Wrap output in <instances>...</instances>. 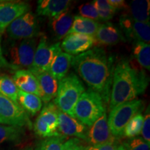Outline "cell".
<instances>
[{"mask_svg": "<svg viewBox=\"0 0 150 150\" xmlns=\"http://www.w3.org/2000/svg\"><path fill=\"white\" fill-rule=\"evenodd\" d=\"M93 3L97 9L101 21L108 22L117 13L115 9L108 3V0H95Z\"/></svg>", "mask_w": 150, "mask_h": 150, "instance_id": "f1b7e54d", "label": "cell"}, {"mask_svg": "<svg viewBox=\"0 0 150 150\" xmlns=\"http://www.w3.org/2000/svg\"><path fill=\"white\" fill-rule=\"evenodd\" d=\"M108 1L117 12L128 8V6L126 4V2L124 0H108Z\"/></svg>", "mask_w": 150, "mask_h": 150, "instance_id": "d590c367", "label": "cell"}, {"mask_svg": "<svg viewBox=\"0 0 150 150\" xmlns=\"http://www.w3.org/2000/svg\"><path fill=\"white\" fill-rule=\"evenodd\" d=\"M99 25L100 24L99 22L80 16H75L73 19L72 25L67 35L71 33H80L94 37Z\"/></svg>", "mask_w": 150, "mask_h": 150, "instance_id": "7402d4cb", "label": "cell"}, {"mask_svg": "<svg viewBox=\"0 0 150 150\" xmlns=\"http://www.w3.org/2000/svg\"><path fill=\"white\" fill-rule=\"evenodd\" d=\"M61 45L56 42L49 45L45 35H41L35 50L32 65L28 70L33 73L48 71L55 56L61 51Z\"/></svg>", "mask_w": 150, "mask_h": 150, "instance_id": "30bf717a", "label": "cell"}, {"mask_svg": "<svg viewBox=\"0 0 150 150\" xmlns=\"http://www.w3.org/2000/svg\"><path fill=\"white\" fill-rule=\"evenodd\" d=\"M30 11L29 4L21 1H0V31L7 27L18 17Z\"/></svg>", "mask_w": 150, "mask_h": 150, "instance_id": "5bb4252c", "label": "cell"}, {"mask_svg": "<svg viewBox=\"0 0 150 150\" xmlns=\"http://www.w3.org/2000/svg\"><path fill=\"white\" fill-rule=\"evenodd\" d=\"M141 134L142 135V139L149 144L150 142V115H149V107L146 112V115L144 117L143 125Z\"/></svg>", "mask_w": 150, "mask_h": 150, "instance_id": "836d02e7", "label": "cell"}, {"mask_svg": "<svg viewBox=\"0 0 150 150\" xmlns=\"http://www.w3.org/2000/svg\"><path fill=\"white\" fill-rule=\"evenodd\" d=\"M144 108L143 101L134 99L122 104L110 110L108 124L112 136L116 138L123 136L124 130L131 118Z\"/></svg>", "mask_w": 150, "mask_h": 150, "instance_id": "8992f818", "label": "cell"}, {"mask_svg": "<svg viewBox=\"0 0 150 150\" xmlns=\"http://www.w3.org/2000/svg\"><path fill=\"white\" fill-rule=\"evenodd\" d=\"M0 125L22 127H32L28 113L18 104L0 95Z\"/></svg>", "mask_w": 150, "mask_h": 150, "instance_id": "9c48e42d", "label": "cell"}, {"mask_svg": "<svg viewBox=\"0 0 150 150\" xmlns=\"http://www.w3.org/2000/svg\"><path fill=\"white\" fill-rule=\"evenodd\" d=\"M73 56L70 54L59 52L54 57L49 72L58 81L61 80L67 74L70 70Z\"/></svg>", "mask_w": 150, "mask_h": 150, "instance_id": "44dd1931", "label": "cell"}, {"mask_svg": "<svg viewBox=\"0 0 150 150\" xmlns=\"http://www.w3.org/2000/svg\"><path fill=\"white\" fill-rule=\"evenodd\" d=\"M18 102L26 112L32 115L37 114L42 108V102L40 97L33 94L24 93L19 90Z\"/></svg>", "mask_w": 150, "mask_h": 150, "instance_id": "603a6c76", "label": "cell"}, {"mask_svg": "<svg viewBox=\"0 0 150 150\" xmlns=\"http://www.w3.org/2000/svg\"><path fill=\"white\" fill-rule=\"evenodd\" d=\"M71 65L89 89L99 94L105 104L108 105L115 68L113 57L104 49L95 46L73 56Z\"/></svg>", "mask_w": 150, "mask_h": 150, "instance_id": "6da1fadb", "label": "cell"}, {"mask_svg": "<svg viewBox=\"0 0 150 150\" xmlns=\"http://www.w3.org/2000/svg\"><path fill=\"white\" fill-rule=\"evenodd\" d=\"M94 45V37L80 33H71L64 38L61 48L70 55L77 56L91 50Z\"/></svg>", "mask_w": 150, "mask_h": 150, "instance_id": "7c38bea8", "label": "cell"}, {"mask_svg": "<svg viewBox=\"0 0 150 150\" xmlns=\"http://www.w3.org/2000/svg\"><path fill=\"white\" fill-rule=\"evenodd\" d=\"M78 10L79 13L81 15L80 16L91 19V20H95L97 22L99 20L98 13H97V9L93 2L81 4L79 6Z\"/></svg>", "mask_w": 150, "mask_h": 150, "instance_id": "4dcf8cb0", "label": "cell"}, {"mask_svg": "<svg viewBox=\"0 0 150 150\" xmlns=\"http://www.w3.org/2000/svg\"><path fill=\"white\" fill-rule=\"evenodd\" d=\"M36 77L41 91V97L45 104L50 102L57 94L59 81L56 79L48 71L33 73Z\"/></svg>", "mask_w": 150, "mask_h": 150, "instance_id": "ac0fdd59", "label": "cell"}, {"mask_svg": "<svg viewBox=\"0 0 150 150\" xmlns=\"http://www.w3.org/2000/svg\"><path fill=\"white\" fill-rule=\"evenodd\" d=\"M85 146L78 138H74L63 143V150H84Z\"/></svg>", "mask_w": 150, "mask_h": 150, "instance_id": "e575fe53", "label": "cell"}, {"mask_svg": "<svg viewBox=\"0 0 150 150\" xmlns=\"http://www.w3.org/2000/svg\"><path fill=\"white\" fill-rule=\"evenodd\" d=\"M95 45H115L122 42H126L120 29L110 22L100 24L94 35Z\"/></svg>", "mask_w": 150, "mask_h": 150, "instance_id": "9a60e30c", "label": "cell"}, {"mask_svg": "<svg viewBox=\"0 0 150 150\" xmlns=\"http://www.w3.org/2000/svg\"><path fill=\"white\" fill-rule=\"evenodd\" d=\"M37 44L36 38L13 40L5 47L4 56L13 70H29L32 65Z\"/></svg>", "mask_w": 150, "mask_h": 150, "instance_id": "5b68a950", "label": "cell"}, {"mask_svg": "<svg viewBox=\"0 0 150 150\" xmlns=\"http://www.w3.org/2000/svg\"><path fill=\"white\" fill-rule=\"evenodd\" d=\"M18 88L11 78L6 75H0V95L18 102Z\"/></svg>", "mask_w": 150, "mask_h": 150, "instance_id": "4316f807", "label": "cell"}, {"mask_svg": "<svg viewBox=\"0 0 150 150\" xmlns=\"http://www.w3.org/2000/svg\"><path fill=\"white\" fill-rule=\"evenodd\" d=\"M3 31H0V68L3 67H6V68H10L13 70L12 67L8 63V61L6 60L3 54V49L1 47V35H2Z\"/></svg>", "mask_w": 150, "mask_h": 150, "instance_id": "8d00e7d4", "label": "cell"}, {"mask_svg": "<svg viewBox=\"0 0 150 150\" xmlns=\"http://www.w3.org/2000/svg\"><path fill=\"white\" fill-rule=\"evenodd\" d=\"M24 134V129L22 127L0 125V144L19 141Z\"/></svg>", "mask_w": 150, "mask_h": 150, "instance_id": "484cf974", "label": "cell"}, {"mask_svg": "<svg viewBox=\"0 0 150 150\" xmlns=\"http://www.w3.org/2000/svg\"><path fill=\"white\" fill-rule=\"evenodd\" d=\"M133 54L140 66L149 70L150 69V46L149 44L142 42H134Z\"/></svg>", "mask_w": 150, "mask_h": 150, "instance_id": "d4e9b609", "label": "cell"}, {"mask_svg": "<svg viewBox=\"0 0 150 150\" xmlns=\"http://www.w3.org/2000/svg\"><path fill=\"white\" fill-rule=\"evenodd\" d=\"M106 105L96 92L88 89L80 97L75 106V119L90 128L106 111Z\"/></svg>", "mask_w": 150, "mask_h": 150, "instance_id": "277c9868", "label": "cell"}, {"mask_svg": "<svg viewBox=\"0 0 150 150\" xmlns=\"http://www.w3.org/2000/svg\"><path fill=\"white\" fill-rule=\"evenodd\" d=\"M119 141L117 138H113L109 141L102 145H89L85 147L84 150H117L119 146Z\"/></svg>", "mask_w": 150, "mask_h": 150, "instance_id": "d6a6232c", "label": "cell"}, {"mask_svg": "<svg viewBox=\"0 0 150 150\" xmlns=\"http://www.w3.org/2000/svg\"><path fill=\"white\" fill-rule=\"evenodd\" d=\"M12 79L18 90L41 97V91L37 79L29 70L24 69L16 70Z\"/></svg>", "mask_w": 150, "mask_h": 150, "instance_id": "e0dca14e", "label": "cell"}, {"mask_svg": "<svg viewBox=\"0 0 150 150\" xmlns=\"http://www.w3.org/2000/svg\"><path fill=\"white\" fill-rule=\"evenodd\" d=\"M59 132L65 136H74L78 139L87 140L89 128L74 117L58 109Z\"/></svg>", "mask_w": 150, "mask_h": 150, "instance_id": "4fadbf2b", "label": "cell"}, {"mask_svg": "<svg viewBox=\"0 0 150 150\" xmlns=\"http://www.w3.org/2000/svg\"><path fill=\"white\" fill-rule=\"evenodd\" d=\"M27 150H31V149H27Z\"/></svg>", "mask_w": 150, "mask_h": 150, "instance_id": "f35d334b", "label": "cell"}, {"mask_svg": "<svg viewBox=\"0 0 150 150\" xmlns=\"http://www.w3.org/2000/svg\"><path fill=\"white\" fill-rule=\"evenodd\" d=\"M33 129L37 136L45 138L63 136L59 132L58 108L54 102L45 104L35 120Z\"/></svg>", "mask_w": 150, "mask_h": 150, "instance_id": "ba28073f", "label": "cell"}, {"mask_svg": "<svg viewBox=\"0 0 150 150\" xmlns=\"http://www.w3.org/2000/svg\"><path fill=\"white\" fill-rule=\"evenodd\" d=\"M6 31L13 40L35 38L40 35V26L35 14L29 11L11 22Z\"/></svg>", "mask_w": 150, "mask_h": 150, "instance_id": "52a82bcc", "label": "cell"}, {"mask_svg": "<svg viewBox=\"0 0 150 150\" xmlns=\"http://www.w3.org/2000/svg\"><path fill=\"white\" fill-rule=\"evenodd\" d=\"M69 0H39L38 1L37 15L52 18L69 8Z\"/></svg>", "mask_w": 150, "mask_h": 150, "instance_id": "ffe728a7", "label": "cell"}, {"mask_svg": "<svg viewBox=\"0 0 150 150\" xmlns=\"http://www.w3.org/2000/svg\"><path fill=\"white\" fill-rule=\"evenodd\" d=\"M74 16L68 9L50 19L49 27L57 40L65 38L72 25Z\"/></svg>", "mask_w": 150, "mask_h": 150, "instance_id": "d6986e66", "label": "cell"}, {"mask_svg": "<svg viewBox=\"0 0 150 150\" xmlns=\"http://www.w3.org/2000/svg\"><path fill=\"white\" fill-rule=\"evenodd\" d=\"M144 116L142 112H138L134 117L131 118L124 130L123 136L129 138H134L141 134Z\"/></svg>", "mask_w": 150, "mask_h": 150, "instance_id": "83f0119b", "label": "cell"}, {"mask_svg": "<svg viewBox=\"0 0 150 150\" xmlns=\"http://www.w3.org/2000/svg\"><path fill=\"white\" fill-rule=\"evenodd\" d=\"M113 136L110 133L108 124L106 112L95 121L88 131L87 141L91 145H102L112 139Z\"/></svg>", "mask_w": 150, "mask_h": 150, "instance_id": "2e32d148", "label": "cell"}, {"mask_svg": "<svg viewBox=\"0 0 150 150\" xmlns=\"http://www.w3.org/2000/svg\"><path fill=\"white\" fill-rule=\"evenodd\" d=\"M85 91V86L77 75L74 73L67 74L59 81L54 104L61 112L74 118L75 106Z\"/></svg>", "mask_w": 150, "mask_h": 150, "instance_id": "3957f363", "label": "cell"}, {"mask_svg": "<svg viewBox=\"0 0 150 150\" xmlns=\"http://www.w3.org/2000/svg\"><path fill=\"white\" fill-rule=\"evenodd\" d=\"M117 150H125V148H124V147L122 146V145H119V146L117 147Z\"/></svg>", "mask_w": 150, "mask_h": 150, "instance_id": "74e56055", "label": "cell"}, {"mask_svg": "<svg viewBox=\"0 0 150 150\" xmlns=\"http://www.w3.org/2000/svg\"><path fill=\"white\" fill-rule=\"evenodd\" d=\"M149 78L132 60L123 59L115 66L108 109L136 99L147 89Z\"/></svg>", "mask_w": 150, "mask_h": 150, "instance_id": "7a4b0ae2", "label": "cell"}, {"mask_svg": "<svg viewBox=\"0 0 150 150\" xmlns=\"http://www.w3.org/2000/svg\"><path fill=\"white\" fill-rule=\"evenodd\" d=\"M63 136L45 138L38 144L35 150H63Z\"/></svg>", "mask_w": 150, "mask_h": 150, "instance_id": "f546056e", "label": "cell"}, {"mask_svg": "<svg viewBox=\"0 0 150 150\" xmlns=\"http://www.w3.org/2000/svg\"><path fill=\"white\" fill-rule=\"evenodd\" d=\"M120 27L121 31H122V33L129 40H132L134 42H142L149 44V22L136 21L125 14L120 18Z\"/></svg>", "mask_w": 150, "mask_h": 150, "instance_id": "8fae6325", "label": "cell"}, {"mask_svg": "<svg viewBox=\"0 0 150 150\" xmlns=\"http://www.w3.org/2000/svg\"><path fill=\"white\" fill-rule=\"evenodd\" d=\"M125 150H149V144L141 138H134L123 142Z\"/></svg>", "mask_w": 150, "mask_h": 150, "instance_id": "1f68e13d", "label": "cell"}, {"mask_svg": "<svg viewBox=\"0 0 150 150\" xmlns=\"http://www.w3.org/2000/svg\"><path fill=\"white\" fill-rule=\"evenodd\" d=\"M129 13L127 14L136 21L149 22L150 2L149 0H134L128 6Z\"/></svg>", "mask_w": 150, "mask_h": 150, "instance_id": "cb8c5ba5", "label": "cell"}]
</instances>
